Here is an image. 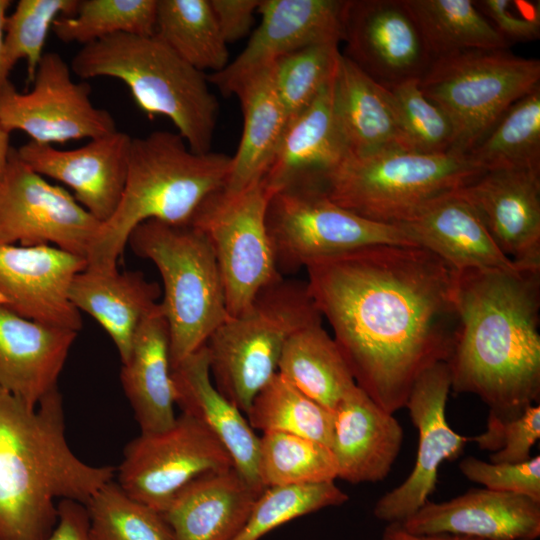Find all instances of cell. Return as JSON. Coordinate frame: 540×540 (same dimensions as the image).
<instances>
[{"label": "cell", "instance_id": "cell-51", "mask_svg": "<svg viewBox=\"0 0 540 540\" xmlns=\"http://www.w3.org/2000/svg\"><path fill=\"white\" fill-rule=\"evenodd\" d=\"M10 133L0 124V183L7 170L12 148L10 146Z\"/></svg>", "mask_w": 540, "mask_h": 540}, {"label": "cell", "instance_id": "cell-37", "mask_svg": "<svg viewBox=\"0 0 540 540\" xmlns=\"http://www.w3.org/2000/svg\"><path fill=\"white\" fill-rule=\"evenodd\" d=\"M258 477L265 489L330 482L337 478V464L322 443L268 432L259 440Z\"/></svg>", "mask_w": 540, "mask_h": 540}, {"label": "cell", "instance_id": "cell-17", "mask_svg": "<svg viewBox=\"0 0 540 540\" xmlns=\"http://www.w3.org/2000/svg\"><path fill=\"white\" fill-rule=\"evenodd\" d=\"M346 0H261L260 23L246 47L209 83L230 96L246 77L305 47L342 42Z\"/></svg>", "mask_w": 540, "mask_h": 540}, {"label": "cell", "instance_id": "cell-20", "mask_svg": "<svg viewBox=\"0 0 540 540\" xmlns=\"http://www.w3.org/2000/svg\"><path fill=\"white\" fill-rule=\"evenodd\" d=\"M514 264L540 268V171H486L458 189Z\"/></svg>", "mask_w": 540, "mask_h": 540}, {"label": "cell", "instance_id": "cell-39", "mask_svg": "<svg viewBox=\"0 0 540 540\" xmlns=\"http://www.w3.org/2000/svg\"><path fill=\"white\" fill-rule=\"evenodd\" d=\"M85 506L91 540H173L162 513L130 497L113 479Z\"/></svg>", "mask_w": 540, "mask_h": 540}, {"label": "cell", "instance_id": "cell-10", "mask_svg": "<svg viewBox=\"0 0 540 540\" xmlns=\"http://www.w3.org/2000/svg\"><path fill=\"white\" fill-rule=\"evenodd\" d=\"M266 225L282 276L319 258L365 246L417 245L400 227L366 219L336 204L313 182L276 191L268 202Z\"/></svg>", "mask_w": 540, "mask_h": 540}, {"label": "cell", "instance_id": "cell-46", "mask_svg": "<svg viewBox=\"0 0 540 540\" xmlns=\"http://www.w3.org/2000/svg\"><path fill=\"white\" fill-rule=\"evenodd\" d=\"M474 3L510 45L535 41L540 37L539 2L481 0Z\"/></svg>", "mask_w": 540, "mask_h": 540}, {"label": "cell", "instance_id": "cell-27", "mask_svg": "<svg viewBox=\"0 0 540 540\" xmlns=\"http://www.w3.org/2000/svg\"><path fill=\"white\" fill-rule=\"evenodd\" d=\"M161 287L140 271L88 266L69 286V299L80 312L92 316L111 337L122 363L131 352L143 320L158 306Z\"/></svg>", "mask_w": 540, "mask_h": 540}, {"label": "cell", "instance_id": "cell-8", "mask_svg": "<svg viewBox=\"0 0 540 540\" xmlns=\"http://www.w3.org/2000/svg\"><path fill=\"white\" fill-rule=\"evenodd\" d=\"M322 318L306 282L283 277L264 288L245 312L229 317L205 344L215 387L246 414L277 373L288 339Z\"/></svg>", "mask_w": 540, "mask_h": 540}, {"label": "cell", "instance_id": "cell-42", "mask_svg": "<svg viewBox=\"0 0 540 540\" xmlns=\"http://www.w3.org/2000/svg\"><path fill=\"white\" fill-rule=\"evenodd\" d=\"M385 88L405 149L424 154L450 152L452 125L445 113L423 94L418 78Z\"/></svg>", "mask_w": 540, "mask_h": 540}, {"label": "cell", "instance_id": "cell-22", "mask_svg": "<svg viewBox=\"0 0 540 540\" xmlns=\"http://www.w3.org/2000/svg\"><path fill=\"white\" fill-rule=\"evenodd\" d=\"M331 451L337 478L352 484L383 481L403 443V428L394 414L378 406L356 386L334 410Z\"/></svg>", "mask_w": 540, "mask_h": 540}, {"label": "cell", "instance_id": "cell-9", "mask_svg": "<svg viewBox=\"0 0 540 540\" xmlns=\"http://www.w3.org/2000/svg\"><path fill=\"white\" fill-rule=\"evenodd\" d=\"M540 61L508 49L466 50L433 59L423 94L448 117L452 153L467 154L517 100L540 87Z\"/></svg>", "mask_w": 540, "mask_h": 540}, {"label": "cell", "instance_id": "cell-35", "mask_svg": "<svg viewBox=\"0 0 540 540\" xmlns=\"http://www.w3.org/2000/svg\"><path fill=\"white\" fill-rule=\"evenodd\" d=\"M482 171H540V87L517 100L466 154Z\"/></svg>", "mask_w": 540, "mask_h": 540}, {"label": "cell", "instance_id": "cell-4", "mask_svg": "<svg viewBox=\"0 0 540 540\" xmlns=\"http://www.w3.org/2000/svg\"><path fill=\"white\" fill-rule=\"evenodd\" d=\"M230 166L231 156L195 153L178 133L157 130L132 138L121 199L101 224L87 265L117 268L131 232L144 221L190 224L204 200L225 187Z\"/></svg>", "mask_w": 540, "mask_h": 540}, {"label": "cell", "instance_id": "cell-24", "mask_svg": "<svg viewBox=\"0 0 540 540\" xmlns=\"http://www.w3.org/2000/svg\"><path fill=\"white\" fill-rule=\"evenodd\" d=\"M264 490L234 467L212 471L178 491L162 515L173 540H234Z\"/></svg>", "mask_w": 540, "mask_h": 540}, {"label": "cell", "instance_id": "cell-30", "mask_svg": "<svg viewBox=\"0 0 540 540\" xmlns=\"http://www.w3.org/2000/svg\"><path fill=\"white\" fill-rule=\"evenodd\" d=\"M332 109L349 155L405 149L386 88L342 53L333 76Z\"/></svg>", "mask_w": 540, "mask_h": 540}, {"label": "cell", "instance_id": "cell-12", "mask_svg": "<svg viewBox=\"0 0 540 540\" xmlns=\"http://www.w3.org/2000/svg\"><path fill=\"white\" fill-rule=\"evenodd\" d=\"M231 467L229 453L214 435L181 412L167 429L140 432L125 446L117 483L130 497L163 513L190 481Z\"/></svg>", "mask_w": 540, "mask_h": 540}, {"label": "cell", "instance_id": "cell-28", "mask_svg": "<svg viewBox=\"0 0 540 540\" xmlns=\"http://www.w3.org/2000/svg\"><path fill=\"white\" fill-rule=\"evenodd\" d=\"M333 76L310 106L288 120L262 178L272 194L294 184L318 183L348 155L333 115Z\"/></svg>", "mask_w": 540, "mask_h": 540}, {"label": "cell", "instance_id": "cell-2", "mask_svg": "<svg viewBox=\"0 0 540 540\" xmlns=\"http://www.w3.org/2000/svg\"><path fill=\"white\" fill-rule=\"evenodd\" d=\"M451 390L508 421L540 402V268L456 271Z\"/></svg>", "mask_w": 540, "mask_h": 540}, {"label": "cell", "instance_id": "cell-26", "mask_svg": "<svg viewBox=\"0 0 540 540\" xmlns=\"http://www.w3.org/2000/svg\"><path fill=\"white\" fill-rule=\"evenodd\" d=\"M175 404L204 425L229 453L234 468L251 484L258 477L259 440L247 418L215 387L206 345L172 368Z\"/></svg>", "mask_w": 540, "mask_h": 540}, {"label": "cell", "instance_id": "cell-34", "mask_svg": "<svg viewBox=\"0 0 540 540\" xmlns=\"http://www.w3.org/2000/svg\"><path fill=\"white\" fill-rule=\"evenodd\" d=\"M155 35L201 72H220L230 62L209 0H158Z\"/></svg>", "mask_w": 540, "mask_h": 540}, {"label": "cell", "instance_id": "cell-40", "mask_svg": "<svg viewBox=\"0 0 540 540\" xmlns=\"http://www.w3.org/2000/svg\"><path fill=\"white\" fill-rule=\"evenodd\" d=\"M348 499L334 481L266 488L234 540H260L291 520L327 507L343 505Z\"/></svg>", "mask_w": 540, "mask_h": 540}, {"label": "cell", "instance_id": "cell-25", "mask_svg": "<svg viewBox=\"0 0 540 540\" xmlns=\"http://www.w3.org/2000/svg\"><path fill=\"white\" fill-rule=\"evenodd\" d=\"M396 226L455 271L518 267L500 251L458 189L431 200Z\"/></svg>", "mask_w": 540, "mask_h": 540}, {"label": "cell", "instance_id": "cell-5", "mask_svg": "<svg viewBox=\"0 0 540 540\" xmlns=\"http://www.w3.org/2000/svg\"><path fill=\"white\" fill-rule=\"evenodd\" d=\"M70 68L83 79L121 80L149 118H169L191 151L210 152L219 104L207 76L155 34L119 33L86 44Z\"/></svg>", "mask_w": 540, "mask_h": 540}, {"label": "cell", "instance_id": "cell-38", "mask_svg": "<svg viewBox=\"0 0 540 540\" xmlns=\"http://www.w3.org/2000/svg\"><path fill=\"white\" fill-rule=\"evenodd\" d=\"M158 0H79L71 17H58L56 37L82 46L119 34H155Z\"/></svg>", "mask_w": 540, "mask_h": 540}, {"label": "cell", "instance_id": "cell-36", "mask_svg": "<svg viewBox=\"0 0 540 540\" xmlns=\"http://www.w3.org/2000/svg\"><path fill=\"white\" fill-rule=\"evenodd\" d=\"M253 429L305 437L331 448L334 411L314 401L279 373L254 397L246 413Z\"/></svg>", "mask_w": 540, "mask_h": 540}, {"label": "cell", "instance_id": "cell-3", "mask_svg": "<svg viewBox=\"0 0 540 540\" xmlns=\"http://www.w3.org/2000/svg\"><path fill=\"white\" fill-rule=\"evenodd\" d=\"M114 473L71 450L58 388L30 406L0 386V540H43L57 502L86 504Z\"/></svg>", "mask_w": 540, "mask_h": 540}, {"label": "cell", "instance_id": "cell-23", "mask_svg": "<svg viewBox=\"0 0 540 540\" xmlns=\"http://www.w3.org/2000/svg\"><path fill=\"white\" fill-rule=\"evenodd\" d=\"M77 331L43 324L0 306V386L30 406L58 388Z\"/></svg>", "mask_w": 540, "mask_h": 540}, {"label": "cell", "instance_id": "cell-47", "mask_svg": "<svg viewBox=\"0 0 540 540\" xmlns=\"http://www.w3.org/2000/svg\"><path fill=\"white\" fill-rule=\"evenodd\" d=\"M261 0H209L211 10L225 42L244 38L254 23Z\"/></svg>", "mask_w": 540, "mask_h": 540}, {"label": "cell", "instance_id": "cell-45", "mask_svg": "<svg viewBox=\"0 0 540 540\" xmlns=\"http://www.w3.org/2000/svg\"><path fill=\"white\" fill-rule=\"evenodd\" d=\"M460 472L484 488L521 494L540 502V456L521 463H493L473 456L459 463Z\"/></svg>", "mask_w": 540, "mask_h": 540}, {"label": "cell", "instance_id": "cell-43", "mask_svg": "<svg viewBox=\"0 0 540 540\" xmlns=\"http://www.w3.org/2000/svg\"><path fill=\"white\" fill-rule=\"evenodd\" d=\"M79 0H20L5 23V53L13 68L19 60H25L27 82L31 84L49 29L61 16L75 14Z\"/></svg>", "mask_w": 540, "mask_h": 540}, {"label": "cell", "instance_id": "cell-44", "mask_svg": "<svg viewBox=\"0 0 540 540\" xmlns=\"http://www.w3.org/2000/svg\"><path fill=\"white\" fill-rule=\"evenodd\" d=\"M468 439L479 449L491 451L490 462L527 461L532 447L540 439V405H532L522 415L508 421L488 415L485 431Z\"/></svg>", "mask_w": 540, "mask_h": 540}, {"label": "cell", "instance_id": "cell-1", "mask_svg": "<svg viewBox=\"0 0 540 540\" xmlns=\"http://www.w3.org/2000/svg\"><path fill=\"white\" fill-rule=\"evenodd\" d=\"M308 291L354 380L388 413L446 362L456 328V271L419 245L375 244L305 266Z\"/></svg>", "mask_w": 540, "mask_h": 540}, {"label": "cell", "instance_id": "cell-29", "mask_svg": "<svg viewBox=\"0 0 540 540\" xmlns=\"http://www.w3.org/2000/svg\"><path fill=\"white\" fill-rule=\"evenodd\" d=\"M120 379L141 433L159 432L174 423L169 327L160 302L139 326Z\"/></svg>", "mask_w": 540, "mask_h": 540}, {"label": "cell", "instance_id": "cell-13", "mask_svg": "<svg viewBox=\"0 0 540 540\" xmlns=\"http://www.w3.org/2000/svg\"><path fill=\"white\" fill-rule=\"evenodd\" d=\"M31 84L24 93L10 81L0 90V124L9 133L20 130L30 141L52 145L117 130L112 115L91 102L90 87L72 79L58 53L43 54Z\"/></svg>", "mask_w": 540, "mask_h": 540}, {"label": "cell", "instance_id": "cell-21", "mask_svg": "<svg viewBox=\"0 0 540 540\" xmlns=\"http://www.w3.org/2000/svg\"><path fill=\"white\" fill-rule=\"evenodd\" d=\"M401 526L415 535L448 533L486 540H537L540 502L516 493L470 489L447 501L428 500Z\"/></svg>", "mask_w": 540, "mask_h": 540}, {"label": "cell", "instance_id": "cell-18", "mask_svg": "<svg viewBox=\"0 0 540 540\" xmlns=\"http://www.w3.org/2000/svg\"><path fill=\"white\" fill-rule=\"evenodd\" d=\"M86 265V259L53 246L0 244V306L78 332L82 319L68 291Z\"/></svg>", "mask_w": 540, "mask_h": 540}, {"label": "cell", "instance_id": "cell-41", "mask_svg": "<svg viewBox=\"0 0 540 540\" xmlns=\"http://www.w3.org/2000/svg\"><path fill=\"white\" fill-rule=\"evenodd\" d=\"M340 53L339 44L322 43L285 55L272 64L273 85L289 119L317 98L334 75Z\"/></svg>", "mask_w": 540, "mask_h": 540}, {"label": "cell", "instance_id": "cell-15", "mask_svg": "<svg viewBox=\"0 0 540 540\" xmlns=\"http://www.w3.org/2000/svg\"><path fill=\"white\" fill-rule=\"evenodd\" d=\"M450 391V373L445 362L426 370L414 383L405 408L418 431L415 464L400 485L375 503L373 515L378 520L401 524L411 517L434 492L441 464L462 454L469 439L456 433L447 421Z\"/></svg>", "mask_w": 540, "mask_h": 540}, {"label": "cell", "instance_id": "cell-33", "mask_svg": "<svg viewBox=\"0 0 540 540\" xmlns=\"http://www.w3.org/2000/svg\"><path fill=\"white\" fill-rule=\"evenodd\" d=\"M433 59L466 50L508 49L472 0H406Z\"/></svg>", "mask_w": 540, "mask_h": 540}, {"label": "cell", "instance_id": "cell-11", "mask_svg": "<svg viewBox=\"0 0 540 540\" xmlns=\"http://www.w3.org/2000/svg\"><path fill=\"white\" fill-rule=\"evenodd\" d=\"M272 195L262 179L239 192L223 188L207 197L191 220L214 251L229 317L245 312L260 291L283 278L266 225Z\"/></svg>", "mask_w": 540, "mask_h": 540}, {"label": "cell", "instance_id": "cell-16", "mask_svg": "<svg viewBox=\"0 0 540 540\" xmlns=\"http://www.w3.org/2000/svg\"><path fill=\"white\" fill-rule=\"evenodd\" d=\"M345 53L384 87L420 78L433 61L406 0H346Z\"/></svg>", "mask_w": 540, "mask_h": 540}, {"label": "cell", "instance_id": "cell-32", "mask_svg": "<svg viewBox=\"0 0 540 540\" xmlns=\"http://www.w3.org/2000/svg\"><path fill=\"white\" fill-rule=\"evenodd\" d=\"M277 373L332 411L357 386L336 342L324 329L322 319L300 328L288 339Z\"/></svg>", "mask_w": 540, "mask_h": 540}, {"label": "cell", "instance_id": "cell-50", "mask_svg": "<svg viewBox=\"0 0 540 540\" xmlns=\"http://www.w3.org/2000/svg\"><path fill=\"white\" fill-rule=\"evenodd\" d=\"M10 5L11 1L0 0V90L10 81L9 74L13 69L6 58L4 43L5 23Z\"/></svg>", "mask_w": 540, "mask_h": 540}, {"label": "cell", "instance_id": "cell-48", "mask_svg": "<svg viewBox=\"0 0 540 540\" xmlns=\"http://www.w3.org/2000/svg\"><path fill=\"white\" fill-rule=\"evenodd\" d=\"M57 511V522L43 540H91L85 504L64 499L58 502Z\"/></svg>", "mask_w": 540, "mask_h": 540}, {"label": "cell", "instance_id": "cell-19", "mask_svg": "<svg viewBox=\"0 0 540 540\" xmlns=\"http://www.w3.org/2000/svg\"><path fill=\"white\" fill-rule=\"evenodd\" d=\"M131 143L128 134L116 130L76 149L60 150L29 141L16 152L38 174L68 186L76 201L104 223L121 199Z\"/></svg>", "mask_w": 540, "mask_h": 540}, {"label": "cell", "instance_id": "cell-14", "mask_svg": "<svg viewBox=\"0 0 540 540\" xmlns=\"http://www.w3.org/2000/svg\"><path fill=\"white\" fill-rule=\"evenodd\" d=\"M101 224L12 148L0 183V244L53 246L86 259Z\"/></svg>", "mask_w": 540, "mask_h": 540}, {"label": "cell", "instance_id": "cell-6", "mask_svg": "<svg viewBox=\"0 0 540 540\" xmlns=\"http://www.w3.org/2000/svg\"><path fill=\"white\" fill-rule=\"evenodd\" d=\"M133 252L152 261L163 283L171 368L206 344L229 318L218 263L206 235L191 224L147 220L131 232Z\"/></svg>", "mask_w": 540, "mask_h": 540}, {"label": "cell", "instance_id": "cell-49", "mask_svg": "<svg viewBox=\"0 0 540 540\" xmlns=\"http://www.w3.org/2000/svg\"><path fill=\"white\" fill-rule=\"evenodd\" d=\"M381 540H486L476 537L457 534H431L415 535L407 532L399 523L387 524L383 530Z\"/></svg>", "mask_w": 540, "mask_h": 540}, {"label": "cell", "instance_id": "cell-7", "mask_svg": "<svg viewBox=\"0 0 540 540\" xmlns=\"http://www.w3.org/2000/svg\"><path fill=\"white\" fill-rule=\"evenodd\" d=\"M483 173L466 154H424L395 147L348 154L318 184L341 207L375 222L397 225Z\"/></svg>", "mask_w": 540, "mask_h": 540}, {"label": "cell", "instance_id": "cell-31", "mask_svg": "<svg viewBox=\"0 0 540 540\" xmlns=\"http://www.w3.org/2000/svg\"><path fill=\"white\" fill-rule=\"evenodd\" d=\"M232 95L240 99L243 130L224 189L239 192L263 178L289 118L275 91L271 67L243 79Z\"/></svg>", "mask_w": 540, "mask_h": 540}]
</instances>
